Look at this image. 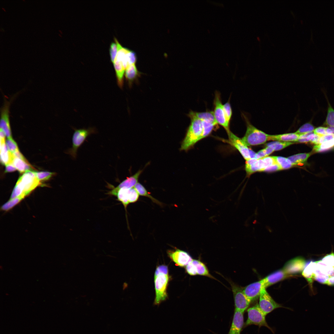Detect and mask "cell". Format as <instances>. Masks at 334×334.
Returning a JSON list of instances; mask_svg holds the SVG:
<instances>
[{
  "label": "cell",
  "mask_w": 334,
  "mask_h": 334,
  "mask_svg": "<svg viewBox=\"0 0 334 334\" xmlns=\"http://www.w3.org/2000/svg\"><path fill=\"white\" fill-rule=\"evenodd\" d=\"M293 143L291 142L275 141L267 143V147L272 148L274 151L283 149Z\"/></svg>",
  "instance_id": "obj_32"
},
{
  "label": "cell",
  "mask_w": 334,
  "mask_h": 334,
  "mask_svg": "<svg viewBox=\"0 0 334 334\" xmlns=\"http://www.w3.org/2000/svg\"><path fill=\"white\" fill-rule=\"evenodd\" d=\"M134 187L139 195L148 197L150 198L153 202L160 206H163V203L151 195L150 193L148 192L145 187L139 182H138Z\"/></svg>",
  "instance_id": "obj_24"
},
{
  "label": "cell",
  "mask_w": 334,
  "mask_h": 334,
  "mask_svg": "<svg viewBox=\"0 0 334 334\" xmlns=\"http://www.w3.org/2000/svg\"><path fill=\"white\" fill-rule=\"evenodd\" d=\"M93 128L76 129L72 137V147L69 150L68 153L74 158L76 157L78 149L84 142L87 137L95 132Z\"/></svg>",
  "instance_id": "obj_6"
},
{
  "label": "cell",
  "mask_w": 334,
  "mask_h": 334,
  "mask_svg": "<svg viewBox=\"0 0 334 334\" xmlns=\"http://www.w3.org/2000/svg\"><path fill=\"white\" fill-rule=\"evenodd\" d=\"M118 84L122 88L123 85L124 75L126 69L123 64L120 62L115 60L113 63Z\"/></svg>",
  "instance_id": "obj_21"
},
{
  "label": "cell",
  "mask_w": 334,
  "mask_h": 334,
  "mask_svg": "<svg viewBox=\"0 0 334 334\" xmlns=\"http://www.w3.org/2000/svg\"><path fill=\"white\" fill-rule=\"evenodd\" d=\"M334 139V134H332L329 135H327L321 136L319 140V144L321 143L330 140Z\"/></svg>",
  "instance_id": "obj_49"
},
{
  "label": "cell",
  "mask_w": 334,
  "mask_h": 334,
  "mask_svg": "<svg viewBox=\"0 0 334 334\" xmlns=\"http://www.w3.org/2000/svg\"><path fill=\"white\" fill-rule=\"evenodd\" d=\"M258 304L261 310L266 315L281 306L272 299L267 291L266 288L263 289L261 291L259 296Z\"/></svg>",
  "instance_id": "obj_9"
},
{
  "label": "cell",
  "mask_w": 334,
  "mask_h": 334,
  "mask_svg": "<svg viewBox=\"0 0 334 334\" xmlns=\"http://www.w3.org/2000/svg\"><path fill=\"white\" fill-rule=\"evenodd\" d=\"M186 272L191 276H195L197 275L195 266L191 262L186 266Z\"/></svg>",
  "instance_id": "obj_45"
},
{
  "label": "cell",
  "mask_w": 334,
  "mask_h": 334,
  "mask_svg": "<svg viewBox=\"0 0 334 334\" xmlns=\"http://www.w3.org/2000/svg\"><path fill=\"white\" fill-rule=\"evenodd\" d=\"M245 169L248 175H250L256 171H259L260 167L258 159H250L246 161Z\"/></svg>",
  "instance_id": "obj_27"
},
{
  "label": "cell",
  "mask_w": 334,
  "mask_h": 334,
  "mask_svg": "<svg viewBox=\"0 0 334 334\" xmlns=\"http://www.w3.org/2000/svg\"><path fill=\"white\" fill-rule=\"evenodd\" d=\"M36 174L38 179L40 181L48 180L54 173L47 171H41L36 172Z\"/></svg>",
  "instance_id": "obj_41"
},
{
  "label": "cell",
  "mask_w": 334,
  "mask_h": 334,
  "mask_svg": "<svg viewBox=\"0 0 334 334\" xmlns=\"http://www.w3.org/2000/svg\"><path fill=\"white\" fill-rule=\"evenodd\" d=\"M321 260L327 266L334 268V253L333 252L326 255Z\"/></svg>",
  "instance_id": "obj_39"
},
{
  "label": "cell",
  "mask_w": 334,
  "mask_h": 334,
  "mask_svg": "<svg viewBox=\"0 0 334 334\" xmlns=\"http://www.w3.org/2000/svg\"><path fill=\"white\" fill-rule=\"evenodd\" d=\"M142 171L139 170L133 175L128 177H127L126 179L122 181L116 187H115L113 186L112 187L111 185H109L112 189L107 193V194L113 196H116V194L118 191L122 188H131L135 186L136 184L138 182L139 178L141 173Z\"/></svg>",
  "instance_id": "obj_12"
},
{
  "label": "cell",
  "mask_w": 334,
  "mask_h": 334,
  "mask_svg": "<svg viewBox=\"0 0 334 334\" xmlns=\"http://www.w3.org/2000/svg\"><path fill=\"white\" fill-rule=\"evenodd\" d=\"M167 253L169 257L176 265L181 267L186 266L193 260L188 253L179 249L168 250Z\"/></svg>",
  "instance_id": "obj_11"
},
{
  "label": "cell",
  "mask_w": 334,
  "mask_h": 334,
  "mask_svg": "<svg viewBox=\"0 0 334 334\" xmlns=\"http://www.w3.org/2000/svg\"><path fill=\"white\" fill-rule=\"evenodd\" d=\"M317 268L322 273L327 275H329L334 269V268L328 266L324 263L321 260L316 261Z\"/></svg>",
  "instance_id": "obj_36"
},
{
  "label": "cell",
  "mask_w": 334,
  "mask_h": 334,
  "mask_svg": "<svg viewBox=\"0 0 334 334\" xmlns=\"http://www.w3.org/2000/svg\"><path fill=\"white\" fill-rule=\"evenodd\" d=\"M235 309L243 312L248 308L251 301L244 293L242 289L235 285H232Z\"/></svg>",
  "instance_id": "obj_10"
},
{
  "label": "cell",
  "mask_w": 334,
  "mask_h": 334,
  "mask_svg": "<svg viewBox=\"0 0 334 334\" xmlns=\"http://www.w3.org/2000/svg\"><path fill=\"white\" fill-rule=\"evenodd\" d=\"M281 170L280 167L277 164H275L268 166L264 169L262 171L271 172Z\"/></svg>",
  "instance_id": "obj_48"
},
{
  "label": "cell",
  "mask_w": 334,
  "mask_h": 334,
  "mask_svg": "<svg viewBox=\"0 0 334 334\" xmlns=\"http://www.w3.org/2000/svg\"><path fill=\"white\" fill-rule=\"evenodd\" d=\"M140 74L135 64L130 65L127 67L125 70V75L130 87L131 86L133 82L137 79Z\"/></svg>",
  "instance_id": "obj_19"
},
{
  "label": "cell",
  "mask_w": 334,
  "mask_h": 334,
  "mask_svg": "<svg viewBox=\"0 0 334 334\" xmlns=\"http://www.w3.org/2000/svg\"><path fill=\"white\" fill-rule=\"evenodd\" d=\"M13 157L12 163L20 173H25L29 170L32 171L34 169L19 151L14 153Z\"/></svg>",
  "instance_id": "obj_15"
},
{
  "label": "cell",
  "mask_w": 334,
  "mask_h": 334,
  "mask_svg": "<svg viewBox=\"0 0 334 334\" xmlns=\"http://www.w3.org/2000/svg\"><path fill=\"white\" fill-rule=\"evenodd\" d=\"M12 153L8 150L5 141H0V159L2 164L5 165L12 163Z\"/></svg>",
  "instance_id": "obj_22"
},
{
  "label": "cell",
  "mask_w": 334,
  "mask_h": 334,
  "mask_svg": "<svg viewBox=\"0 0 334 334\" xmlns=\"http://www.w3.org/2000/svg\"><path fill=\"white\" fill-rule=\"evenodd\" d=\"M2 8L4 11H6V10H5V8H4L3 7H2Z\"/></svg>",
  "instance_id": "obj_58"
},
{
  "label": "cell",
  "mask_w": 334,
  "mask_h": 334,
  "mask_svg": "<svg viewBox=\"0 0 334 334\" xmlns=\"http://www.w3.org/2000/svg\"><path fill=\"white\" fill-rule=\"evenodd\" d=\"M329 276H334V269L332 271L330 275Z\"/></svg>",
  "instance_id": "obj_56"
},
{
  "label": "cell",
  "mask_w": 334,
  "mask_h": 334,
  "mask_svg": "<svg viewBox=\"0 0 334 334\" xmlns=\"http://www.w3.org/2000/svg\"><path fill=\"white\" fill-rule=\"evenodd\" d=\"M243 313L241 311L235 309L229 333L240 334L244 323Z\"/></svg>",
  "instance_id": "obj_16"
},
{
  "label": "cell",
  "mask_w": 334,
  "mask_h": 334,
  "mask_svg": "<svg viewBox=\"0 0 334 334\" xmlns=\"http://www.w3.org/2000/svg\"><path fill=\"white\" fill-rule=\"evenodd\" d=\"M58 35H59L60 36H61V35H60V34H58Z\"/></svg>",
  "instance_id": "obj_59"
},
{
  "label": "cell",
  "mask_w": 334,
  "mask_h": 334,
  "mask_svg": "<svg viewBox=\"0 0 334 334\" xmlns=\"http://www.w3.org/2000/svg\"><path fill=\"white\" fill-rule=\"evenodd\" d=\"M229 334H230V333H229Z\"/></svg>",
  "instance_id": "obj_60"
},
{
  "label": "cell",
  "mask_w": 334,
  "mask_h": 334,
  "mask_svg": "<svg viewBox=\"0 0 334 334\" xmlns=\"http://www.w3.org/2000/svg\"><path fill=\"white\" fill-rule=\"evenodd\" d=\"M247 311L248 318L245 323L246 326L255 325L259 327L265 326L272 330L266 322V315L261 310L258 304L249 308Z\"/></svg>",
  "instance_id": "obj_5"
},
{
  "label": "cell",
  "mask_w": 334,
  "mask_h": 334,
  "mask_svg": "<svg viewBox=\"0 0 334 334\" xmlns=\"http://www.w3.org/2000/svg\"><path fill=\"white\" fill-rule=\"evenodd\" d=\"M326 285L330 286L334 285V277L329 276Z\"/></svg>",
  "instance_id": "obj_52"
},
{
  "label": "cell",
  "mask_w": 334,
  "mask_h": 334,
  "mask_svg": "<svg viewBox=\"0 0 334 334\" xmlns=\"http://www.w3.org/2000/svg\"><path fill=\"white\" fill-rule=\"evenodd\" d=\"M169 280L167 266L161 265L158 266L154 276L156 296L154 304L158 305L168 298L167 287Z\"/></svg>",
  "instance_id": "obj_2"
},
{
  "label": "cell",
  "mask_w": 334,
  "mask_h": 334,
  "mask_svg": "<svg viewBox=\"0 0 334 334\" xmlns=\"http://www.w3.org/2000/svg\"><path fill=\"white\" fill-rule=\"evenodd\" d=\"M6 144L8 150L11 153L19 151L16 143L12 137L7 138L6 141Z\"/></svg>",
  "instance_id": "obj_38"
},
{
  "label": "cell",
  "mask_w": 334,
  "mask_h": 334,
  "mask_svg": "<svg viewBox=\"0 0 334 334\" xmlns=\"http://www.w3.org/2000/svg\"><path fill=\"white\" fill-rule=\"evenodd\" d=\"M261 159L263 163L264 169H263L271 165L277 164L275 160L272 156H266L262 158ZM263 170H262V171Z\"/></svg>",
  "instance_id": "obj_44"
},
{
  "label": "cell",
  "mask_w": 334,
  "mask_h": 334,
  "mask_svg": "<svg viewBox=\"0 0 334 334\" xmlns=\"http://www.w3.org/2000/svg\"><path fill=\"white\" fill-rule=\"evenodd\" d=\"M267 155L265 153L264 149L260 150L256 153V159H259L263 157H266Z\"/></svg>",
  "instance_id": "obj_51"
},
{
  "label": "cell",
  "mask_w": 334,
  "mask_h": 334,
  "mask_svg": "<svg viewBox=\"0 0 334 334\" xmlns=\"http://www.w3.org/2000/svg\"><path fill=\"white\" fill-rule=\"evenodd\" d=\"M129 65L135 64L136 62V56L135 53L130 50L127 54Z\"/></svg>",
  "instance_id": "obj_46"
},
{
  "label": "cell",
  "mask_w": 334,
  "mask_h": 334,
  "mask_svg": "<svg viewBox=\"0 0 334 334\" xmlns=\"http://www.w3.org/2000/svg\"><path fill=\"white\" fill-rule=\"evenodd\" d=\"M16 169L12 163L6 165L5 172H10L15 171Z\"/></svg>",
  "instance_id": "obj_50"
},
{
  "label": "cell",
  "mask_w": 334,
  "mask_h": 334,
  "mask_svg": "<svg viewBox=\"0 0 334 334\" xmlns=\"http://www.w3.org/2000/svg\"><path fill=\"white\" fill-rule=\"evenodd\" d=\"M327 111V114L325 124L328 127H334V109L331 106L329 102Z\"/></svg>",
  "instance_id": "obj_33"
},
{
  "label": "cell",
  "mask_w": 334,
  "mask_h": 334,
  "mask_svg": "<svg viewBox=\"0 0 334 334\" xmlns=\"http://www.w3.org/2000/svg\"><path fill=\"white\" fill-rule=\"evenodd\" d=\"M332 131L333 134H334V127H332L329 126L328 127Z\"/></svg>",
  "instance_id": "obj_57"
},
{
  "label": "cell",
  "mask_w": 334,
  "mask_h": 334,
  "mask_svg": "<svg viewBox=\"0 0 334 334\" xmlns=\"http://www.w3.org/2000/svg\"><path fill=\"white\" fill-rule=\"evenodd\" d=\"M250 155V159H256V153L253 151L249 149Z\"/></svg>",
  "instance_id": "obj_54"
},
{
  "label": "cell",
  "mask_w": 334,
  "mask_h": 334,
  "mask_svg": "<svg viewBox=\"0 0 334 334\" xmlns=\"http://www.w3.org/2000/svg\"><path fill=\"white\" fill-rule=\"evenodd\" d=\"M309 141V140L306 138H299L295 142L303 143Z\"/></svg>",
  "instance_id": "obj_55"
},
{
  "label": "cell",
  "mask_w": 334,
  "mask_h": 334,
  "mask_svg": "<svg viewBox=\"0 0 334 334\" xmlns=\"http://www.w3.org/2000/svg\"><path fill=\"white\" fill-rule=\"evenodd\" d=\"M191 263L195 267L197 275L214 278L210 274L207 267L203 263L197 259H193Z\"/></svg>",
  "instance_id": "obj_23"
},
{
  "label": "cell",
  "mask_w": 334,
  "mask_h": 334,
  "mask_svg": "<svg viewBox=\"0 0 334 334\" xmlns=\"http://www.w3.org/2000/svg\"><path fill=\"white\" fill-rule=\"evenodd\" d=\"M203 129L200 140L208 136L218 123L208 121H202Z\"/></svg>",
  "instance_id": "obj_29"
},
{
  "label": "cell",
  "mask_w": 334,
  "mask_h": 334,
  "mask_svg": "<svg viewBox=\"0 0 334 334\" xmlns=\"http://www.w3.org/2000/svg\"><path fill=\"white\" fill-rule=\"evenodd\" d=\"M316 267V261H310L305 266L302 272V275L308 282L310 287L312 288V284L315 276V272Z\"/></svg>",
  "instance_id": "obj_18"
},
{
  "label": "cell",
  "mask_w": 334,
  "mask_h": 334,
  "mask_svg": "<svg viewBox=\"0 0 334 334\" xmlns=\"http://www.w3.org/2000/svg\"><path fill=\"white\" fill-rule=\"evenodd\" d=\"M129 188H122L118 191L116 196L117 199L122 204L126 211V208L130 203L129 202Z\"/></svg>",
  "instance_id": "obj_25"
},
{
  "label": "cell",
  "mask_w": 334,
  "mask_h": 334,
  "mask_svg": "<svg viewBox=\"0 0 334 334\" xmlns=\"http://www.w3.org/2000/svg\"><path fill=\"white\" fill-rule=\"evenodd\" d=\"M195 112L196 116L202 121H208L213 122L217 123L214 117L213 111Z\"/></svg>",
  "instance_id": "obj_31"
},
{
  "label": "cell",
  "mask_w": 334,
  "mask_h": 334,
  "mask_svg": "<svg viewBox=\"0 0 334 334\" xmlns=\"http://www.w3.org/2000/svg\"><path fill=\"white\" fill-rule=\"evenodd\" d=\"M264 149L267 156L269 155L274 151L272 148L269 147H267L266 148H264Z\"/></svg>",
  "instance_id": "obj_53"
},
{
  "label": "cell",
  "mask_w": 334,
  "mask_h": 334,
  "mask_svg": "<svg viewBox=\"0 0 334 334\" xmlns=\"http://www.w3.org/2000/svg\"><path fill=\"white\" fill-rule=\"evenodd\" d=\"M329 276L321 272L316 268L315 272V280L322 284H326Z\"/></svg>",
  "instance_id": "obj_37"
},
{
  "label": "cell",
  "mask_w": 334,
  "mask_h": 334,
  "mask_svg": "<svg viewBox=\"0 0 334 334\" xmlns=\"http://www.w3.org/2000/svg\"><path fill=\"white\" fill-rule=\"evenodd\" d=\"M188 116L190 118L191 123L182 143L181 150H188L200 140L203 131L202 121L196 116L195 112L190 111Z\"/></svg>",
  "instance_id": "obj_1"
},
{
  "label": "cell",
  "mask_w": 334,
  "mask_h": 334,
  "mask_svg": "<svg viewBox=\"0 0 334 334\" xmlns=\"http://www.w3.org/2000/svg\"><path fill=\"white\" fill-rule=\"evenodd\" d=\"M272 156L281 170L290 168L293 166L288 158L278 156Z\"/></svg>",
  "instance_id": "obj_30"
},
{
  "label": "cell",
  "mask_w": 334,
  "mask_h": 334,
  "mask_svg": "<svg viewBox=\"0 0 334 334\" xmlns=\"http://www.w3.org/2000/svg\"><path fill=\"white\" fill-rule=\"evenodd\" d=\"M334 147V139L316 145L313 148L315 152H320L328 151Z\"/></svg>",
  "instance_id": "obj_28"
},
{
  "label": "cell",
  "mask_w": 334,
  "mask_h": 334,
  "mask_svg": "<svg viewBox=\"0 0 334 334\" xmlns=\"http://www.w3.org/2000/svg\"><path fill=\"white\" fill-rule=\"evenodd\" d=\"M214 110L213 111L214 117L218 124L223 126L227 133L230 131L229 129V123L226 118L224 113L223 105L221 99L220 93L216 92L214 101Z\"/></svg>",
  "instance_id": "obj_7"
},
{
  "label": "cell",
  "mask_w": 334,
  "mask_h": 334,
  "mask_svg": "<svg viewBox=\"0 0 334 334\" xmlns=\"http://www.w3.org/2000/svg\"><path fill=\"white\" fill-rule=\"evenodd\" d=\"M118 52L117 46L116 43L112 42L110 45L109 54L111 61L113 63Z\"/></svg>",
  "instance_id": "obj_43"
},
{
  "label": "cell",
  "mask_w": 334,
  "mask_h": 334,
  "mask_svg": "<svg viewBox=\"0 0 334 334\" xmlns=\"http://www.w3.org/2000/svg\"><path fill=\"white\" fill-rule=\"evenodd\" d=\"M230 143L241 153L246 160L250 159L249 149L244 144L242 139H240L231 132L228 133Z\"/></svg>",
  "instance_id": "obj_14"
},
{
  "label": "cell",
  "mask_w": 334,
  "mask_h": 334,
  "mask_svg": "<svg viewBox=\"0 0 334 334\" xmlns=\"http://www.w3.org/2000/svg\"><path fill=\"white\" fill-rule=\"evenodd\" d=\"M314 130V126L310 123L308 122L302 125L295 133L300 135L312 132Z\"/></svg>",
  "instance_id": "obj_35"
},
{
  "label": "cell",
  "mask_w": 334,
  "mask_h": 334,
  "mask_svg": "<svg viewBox=\"0 0 334 334\" xmlns=\"http://www.w3.org/2000/svg\"><path fill=\"white\" fill-rule=\"evenodd\" d=\"M223 107L226 119L229 123L232 115V110L229 102L228 101L225 104Z\"/></svg>",
  "instance_id": "obj_42"
},
{
  "label": "cell",
  "mask_w": 334,
  "mask_h": 334,
  "mask_svg": "<svg viewBox=\"0 0 334 334\" xmlns=\"http://www.w3.org/2000/svg\"><path fill=\"white\" fill-rule=\"evenodd\" d=\"M310 154L309 153H299L288 158L293 166L306 163Z\"/></svg>",
  "instance_id": "obj_26"
},
{
  "label": "cell",
  "mask_w": 334,
  "mask_h": 334,
  "mask_svg": "<svg viewBox=\"0 0 334 334\" xmlns=\"http://www.w3.org/2000/svg\"><path fill=\"white\" fill-rule=\"evenodd\" d=\"M246 120L247 128L245 134L242 140L246 146L263 144L268 140V135L258 129L250 122L246 116L243 115Z\"/></svg>",
  "instance_id": "obj_3"
},
{
  "label": "cell",
  "mask_w": 334,
  "mask_h": 334,
  "mask_svg": "<svg viewBox=\"0 0 334 334\" xmlns=\"http://www.w3.org/2000/svg\"><path fill=\"white\" fill-rule=\"evenodd\" d=\"M129 202L130 203H134L137 202L139 198V195L134 187L129 189Z\"/></svg>",
  "instance_id": "obj_40"
},
{
  "label": "cell",
  "mask_w": 334,
  "mask_h": 334,
  "mask_svg": "<svg viewBox=\"0 0 334 334\" xmlns=\"http://www.w3.org/2000/svg\"><path fill=\"white\" fill-rule=\"evenodd\" d=\"M11 101L5 97L4 104L0 110V130L7 138L12 137L10 121V108Z\"/></svg>",
  "instance_id": "obj_8"
},
{
  "label": "cell",
  "mask_w": 334,
  "mask_h": 334,
  "mask_svg": "<svg viewBox=\"0 0 334 334\" xmlns=\"http://www.w3.org/2000/svg\"><path fill=\"white\" fill-rule=\"evenodd\" d=\"M23 199L21 197L10 199L2 206L1 209L3 211H8L19 203Z\"/></svg>",
  "instance_id": "obj_34"
},
{
  "label": "cell",
  "mask_w": 334,
  "mask_h": 334,
  "mask_svg": "<svg viewBox=\"0 0 334 334\" xmlns=\"http://www.w3.org/2000/svg\"><path fill=\"white\" fill-rule=\"evenodd\" d=\"M327 128L321 126L318 127L315 129L313 131L314 133L321 136L327 135Z\"/></svg>",
  "instance_id": "obj_47"
},
{
  "label": "cell",
  "mask_w": 334,
  "mask_h": 334,
  "mask_svg": "<svg viewBox=\"0 0 334 334\" xmlns=\"http://www.w3.org/2000/svg\"><path fill=\"white\" fill-rule=\"evenodd\" d=\"M40 183L36 172L29 170L24 173L19 177L16 184L21 189L25 197L39 185Z\"/></svg>",
  "instance_id": "obj_4"
},
{
  "label": "cell",
  "mask_w": 334,
  "mask_h": 334,
  "mask_svg": "<svg viewBox=\"0 0 334 334\" xmlns=\"http://www.w3.org/2000/svg\"><path fill=\"white\" fill-rule=\"evenodd\" d=\"M300 135L295 133L284 134L278 135H268V140L277 141L295 142L299 138Z\"/></svg>",
  "instance_id": "obj_20"
},
{
  "label": "cell",
  "mask_w": 334,
  "mask_h": 334,
  "mask_svg": "<svg viewBox=\"0 0 334 334\" xmlns=\"http://www.w3.org/2000/svg\"><path fill=\"white\" fill-rule=\"evenodd\" d=\"M266 288L263 279L253 283L245 287L242 290L251 301L259 296L262 290Z\"/></svg>",
  "instance_id": "obj_13"
},
{
  "label": "cell",
  "mask_w": 334,
  "mask_h": 334,
  "mask_svg": "<svg viewBox=\"0 0 334 334\" xmlns=\"http://www.w3.org/2000/svg\"><path fill=\"white\" fill-rule=\"evenodd\" d=\"M289 275L284 269L278 270L263 278L265 288L289 276Z\"/></svg>",
  "instance_id": "obj_17"
}]
</instances>
